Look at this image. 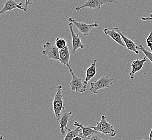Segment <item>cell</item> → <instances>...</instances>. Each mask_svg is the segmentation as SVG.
Wrapping results in <instances>:
<instances>
[{
	"label": "cell",
	"instance_id": "1",
	"mask_svg": "<svg viewBox=\"0 0 152 140\" xmlns=\"http://www.w3.org/2000/svg\"><path fill=\"white\" fill-rule=\"evenodd\" d=\"M92 128L96 130L99 133L104 135H108L111 137H114L117 132L114 129L113 125L108 122L106 119V117L102 115L101 117V120L96 122V126H91Z\"/></svg>",
	"mask_w": 152,
	"mask_h": 140
},
{
	"label": "cell",
	"instance_id": "2",
	"mask_svg": "<svg viewBox=\"0 0 152 140\" xmlns=\"http://www.w3.org/2000/svg\"><path fill=\"white\" fill-rule=\"evenodd\" d=\"M57 92L53 100V105L54 113L57 119L61 115V112L64 109V104L63 101V95L62 94L63 86L59 85L57 86Z\"/></svg>",
	"mask_w": 152,
	"mask_h": 140
},
{
	"label": "cell",
	"instance_id": "3",
	"mask_svg": "<svg viewBox=\"0 0 152 140\" xmlns=\"http://www.w3.org/2000/svg\"><path fill=\"white\" fill-rule=\"evenodd\" d=\"M113 82V79L109 76L102 77L96 82H91V88L90 90L94 94L98 93V90L102 89L108 88L111 87Z\"/></svg>",
	"mask_w": 152,
	"mask_h": 140
},
{
	"label": "cell",
	"instance_id": "4",
	"mask_svg": "<svg viewBox=\"0 0 152 140\" xmlns=\"http://www.w3.org/2000/svg\"><path fill=\"white\" fill-rule=\"evenodd\" d=\"M70 72L72 76V80L69 84L71 90L76 92L84 93L87 90V85L85 84L84 80H83L82 78L76 76L72 69H70Z\"/></svg>",
	"mask_w": 152,
	"mask_h": 140
},
{
	"label": "cell",
	"instance_id": "5",
	"mask_svg": "<svg viewBox=\"0 0 152 140\" xmlns=\"http://www.w3.org/2000/svg\"><path fill=\"white\" fill-rule=\"evenodd\" d=\"M107 3H117L118 2L115 0H87L83 4L76 7L75 10L77 12H79L83 8H88L89 9H94L96 11H98L101 9L103 4Z\"/></svg>",
	"mask_w": 152,
	"mask_h": 140
},
{
	"label": "cell",
	"instance_id": "6",
	"mask_svg": "<svg viewBox=\"0 0 152 140\" xmlns=\"http://www.w3.org/2000/svg\"><path fill=\"white\" fill-rule=\"evenodd\" d=\"M68 21L73 24V25L78 29L80 32H81L85 37L90 35L92 29L97 28L99 27V24H98L97 21H96L94 23L86 24L83 22H78L72 18H69Z\"/></svg>",
	"mask_w": 152,
	"mask_h": 140
},
{
	"label": "cell",
	"instance_id": "7",
	"mask_svg": "<svg viewBox=\"0 0 152 140\" xmlns=\"http://www.w3.org/2000/svg\"><path fill=\"white\" fill-rule=\"evenodd\" d=\"M43 47L44 50H43L42 53L44 55L47 56L49 59L59 61L61 63V59L59 57V49L55 44L48 42L43 44Z\"/></svg>",
	"mask_w": 152,
	"mask_h": 140
},
{
	"label": "cell",
	"instance_id": "8",
	"mask_svg": "<svg viewBox=\"0 0 152 140\" xmlns=\"http://www.w3.org/2000/svg\"><path fill=\"white\" fill-rule=\"evenodd\" d=\"M69 27L70 28L71 37H72V52L73 53L75 57H77V51L78 49H84L85 48V46L84 44L82 43L81 38H80L78 34H76L73 30V24L70 22L69 23Z\"/></svg>",
	"mask_w": 152,
	"mask_h": 140
},
{
	"label": "cell",
	"instance_id": "9",
	"mask_svg": "<svg viewBox=\"0 0 152 140\" xmlns=\"http://www.w3.org/2000/svg\"><path fill=\"white\" fill-rule=\"evenodd\" d=\"M18 0H6L2 9L0 11V15H3L6 12H11L15 9H20L24 12L27 11L23 7V3H18Z\"/></svg>",
	"mask_w": 152,
	"mask_h": 140
},
{
	"label": "cell",
	"instance_id": "10",
	"mask_svg": "<svg viewBox=\"0 0 152 140\" xmlns=\"http://www.w3.org/2000/svg\"><path fill=\"white\" fill-rule=\"evenodd\" d=\"M147 57L145 56L142 59H137L132 61L131 64V71L129 74L130 79L131 80L134 79L135 74L138 72L140 71L141 69L143 68L145 63L147 61Z\"/></svg>",
	"mask_w": 152,
	"mask_h": 140
},
{
	"label": "cell",
	"instance_id": "11",
	"mask_svg": "<svg viewBox=\"0 0 152 140\" xmlns=\"http://www.w3.org/2000/svg\"><path fill=\"white\" fill-rule=\"evenodd\" d=\"M113 29L115 31H117V32H118L120 34L121 37L123 38L124 42L125 43V44L126 45V47H127V49L129 51H133L135 54L138 55L139 53V50L137 49V45L135 44L134 42L132 41V40H131V39H130L129 38H128L126 36H125V35L123 33V31L119 28L114 27V28H113Z\"/></svg>",
	"mask_w": 152,
	"mask_h": 140
},
{
	"label": "cell",
	"instance_id": "12",
	"mask_svg": "<svg viewBox=\"0 0 152 140\" xmlns=\"http://www.w3.org/2000/svg\"><path fill=\"white\" fill-rule=\"evenodd\" d=\"M72 114V112H65L64 113L61 114L60 117L57 119V121L59 124L61 133L63 135L66 134V131L68 129L67 125Z\"/></svg>",
	"mask_w": 152,
	"mask_h": 140
},
{
	"label": "cell",
	"instance_id": "13",
	"mask_svg": "<svg viewBox=\"0 0 152 140\" xmlns=\"http://www.w3.org/2000/svg\"><path fill=\"white\" fill-rule=\"evenodd\" d=\"M104 32L106 35H107L109 37L114 40L120 46L123 47H126V45L123 41V38L121 37L120 34L113 28V29L109 30L107 28H105L104 30Z\"/></svg>",
	"mask_w": 152,
	"mask_h": 140
},
{
	"label": "cell",
	"instance_id": "14",
	"mask_svg": "<svg viewBox=\"0 0 152 140\" xmlns=\"http://www.w3.org/2000/svg\"><path fill=\"white\" fill-rule=\"evenodd\" d=\"M59 57L61 59V64L66 66L69 69H71V67L69 64L70 53L69 48L67 45L64 48L59 50Z\"/></svg>",
	"mask_w": 152,
	"mask_h": 140
},
{
	"label": "cell",
	"instance_id": "15",
	"mask_svg": "<svg viewBox=\"0 0 152 140\" xmlns=\"http://www.w3.org/2000/svg\"><path fill=\"white\" fill-rule=\"evenodd\" d=\"M73 125L75 127H80L82 128L83 139H88V137H90L92 135L98 133L96 130L92 128L91 126H85L77 121L74 122Z\"/></svg>",
	"mask_w": 152,
	"mask_h": 140
},
{
	"label": "cell",
	"instance_id": "16",
	"mask_svg": "<svg viewBox=\"0 0 152 140\" xmlns=\"http://www.w3.org/2000/svg\"><path fill=\"white\" fill-rule=\"evenodd\" d=\"M98 59H94L92 63L91 66L88 68L86 71V76L84 79V82L86 85H88L89 81L92 79L96 75V64Z\"/></svg>",
	"mask_w": 152,
	"mask_h": 140
},
{
	"label": "cell",
	"instance_id": "17",
	"mask_svg": "<svg viewBox=\"0 0 152 140\" xmlns=\"http://www.w3.org/2000/svg\"><path fill=\"white\" fill-rule=\"evenodd\" d=\"M76 128L73 130L68 128L67 130V133L65 135L64 140H73L75 137L77 136H82V130L80 127H76Z\"/></svg>",
	"mask_w": 152,
	"mask_h": 140
},
{
	"label": "cell",
	"instance_id": "18",
	"mask_svg": "<svg viewBox=\"0 0 152 140\" xmlns=\"http://www.w3.org/2000/svg\"><path fill=\"white\" fill-rule=\"evenodd\" d=\"M137 49L138 50H140L143 53V54L145 55V56H146L147 57L148 59H149V61H151V62L152 63V52H149V51L147 50L146 49L143 47V45H142L141 44L140 45H139L137 46Z\"/></svg>",
	"mask_w": 152,
	"mask_h": 140
},
{
	"label": "cell",
	"instance_id": "19",
	"mask_svg": "<svg viewBox=\"0 0 152 140\" xmlns=\"http://www.w3.org/2000/svg\"><path fill=\"white\" fill-rule=\"evenodd\" d=\"M55 45L59 50H61L64 48L67 45V42L65 39L57 37L56 39Z\"/></svg>",
	"mask_w": 152,
	"mask_h": 140
},
{
	"label": "cell",
	"instance_id": "20",
	"mask_svg": "<svg viewBox=\"0 0 152 140\" xmlns=\"http://www.w3.org/2000/svg\"><path fill=\"white\" fill-rule=\"evenodd\" d=\"M147 46L151 50L152 52V31L150 32L149 36L147 37L146 41Z\"/></svg>",
	"mask_w": 152,
	"mask_h": 140
},
{
	"label": "cell",
	"instance_id": "21",
	"mask_svg": "<svg viewBox=\"0 0 152 140\" xmlns=\"http://www.w3.org/2000/svg\"><path fill=\"white\" fill-rule=\"evenodd\" d=\"M99 132H98V133H94V134L92 135L90 137H88V139H89V140H104L105 139L104 138H102V137H101V136L99 135Z\"/></svg>",
	"mask_w": 152,
	"mask_h": 140
},
{
	"label": "cell",
	"instance_id": "22",
	"mask_svg": "<svg viewBox=\"0 0 152 140\" xmlns=\"http://www.w3.org/2000/svg\"><path fill=\"white\" fill-rule=\"evenodd\" d=\"M25 6H24V8L25 9H26V11H27V9L28 7L29 6H31L33 3V0H25Z\"/></svg>",
	"mask_w": 152,
	"mask_h": 140
},
{
	"label": "cell",
	"instance_id": "23",
	"mask_svg": "<svg viewBox=\"0 0 152 140\" xmlns=\"http://www.w3.org/2000/svg\"><path fill=\"white\" fill-rule=\"evenodd\" d=\"M141 20L143 21H146V20H152V18H145V17H141Z\"/></svg>",
	"mask_w": 152,
	"mask_h": 140
},
{
	"label": "cell",
	"instance_id": "24",
	"mask_svg": "<svg viewBox=\"0 0 152 140\" xmlns=\"http://www.w3.org/2000/svg\"><path fill=\"white\" fill-rule=\"evenodd\" d=\"M83 139L82 136H77L73 139V140H82Z\"/></svg>",
	"mask_w": 152,
	"mask_h": 140
},
{
	"label": "cell",
	"instance_id": "25",
	"mask_svg": "<svg viewBox=\"0 0 152 140\" xmlns=\"http://www.w3.org/2000/svg\"><path fill=\"white\" fill-rule=\"evenodd\" d=\"M149 139L151 140H152V129H151V132H150V134H149Z\"/></svg>",
	"mask_w": 152,
	"mask_h": 140
},
{
	"label": "cell",
	"instance_id": "26",
	"mask_svg": "<svg viewBox=\"0 0 152 140\" xmlns=\"http://www.w3.org/2000/svg\"><path fill=\"white\" fill-rule=\"evenodd\" d=\"M149 17H151V18H152V14H150V16H149Z\"/></svg>",
	"mask_w": 152,
	"mask_h": 140
}]
</instances>
